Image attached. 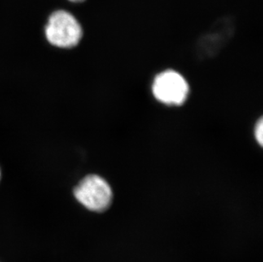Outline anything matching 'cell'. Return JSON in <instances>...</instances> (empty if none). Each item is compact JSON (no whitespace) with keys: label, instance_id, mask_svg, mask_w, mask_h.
Here are the masks:
<instances>
[{"label":"cell","instance_id":"277c9868","mask_svg":"<svg viewBox=\"0 0 263 262\" xmlns=\"http://www.w3.org/2000/svg\"><path fill=\"white\" fill-rule=\"evenodd\" d=\"M255 136H256V141H258L260 146H262L263 144V120L262 119H259L257 124L256 125L255 129Z\"/></svg>","mask_w":263,"mask_h":262},{"label":"cell","instance_id":"6da1fadb","mask_svg":"<svg viewBox=\"0 0 263 262\" xmlns=\"http://www.w3.org/2000/svg\"><path fill=\"white\" fill-rule=\"evenodd\" d=\"M45 42L59 50L78 47L84 38V28L77 16L69 10L58 8L49 14L43 27Z\"/></svg>","mask_w":263,"mask_h":262},{"label":"cell","instance_id":"5b68a950","mask_svg":"<svg viewBox=\"0 0 263 262\" xmlns=\"http://www.w3.org/2000/svg\"><path fill=\"white\" fill-rule=\"evenodd\" d=\"M66 1L69 4H72V5H80V4L85 3L86 0H66Z\"/></svg>","mask_w":263,"mask_h":262},{"label":"cell","instance_id":"7a4b0ae2","mask_svg":"<svg viewBox=\"0 0 263 262\" xmlns=\"http://www.w3.org/2000/svg\"><path fill=\"white\" fill-rule=\"evenodd\" d=\"M76 199L85 208L93 212H103L109 208L112 201V191L104 179L90 175L75 188Z\"/></svg>","mask_w":263,"mask_h":262},{"label":"cell","instance_id":"3957f363","mask_svg":"<svg viewBox=\"0 0 263 262\" xmlns=\"http://www.w3.org/2000/svg\"><path fill=\"white\" fill-rule=\"evenodd\" d=\"M153 93L157 100L164 104L181 105L189 96V84L179 72L167 70L154 79Z\"/></svg>","mask_w":263,"mask_h":262}]
</instances>
